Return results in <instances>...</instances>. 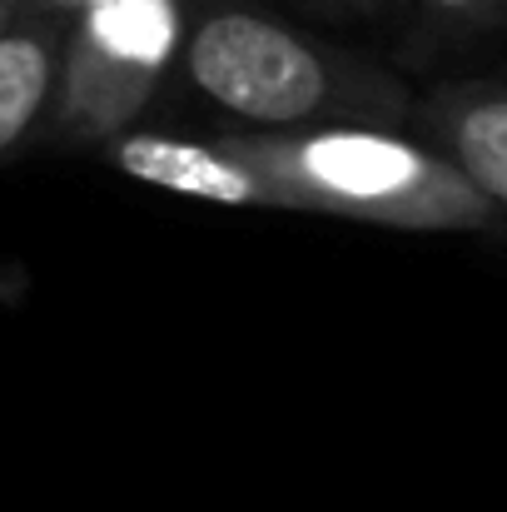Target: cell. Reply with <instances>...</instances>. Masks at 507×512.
<instances>
[{"label": "cell", "mask_w": 507, "mask_h": 512, "mask_svg": "<svg viewBox=\"0 0 507 512\" xmlns=\"http://www.w3.org/2000/svg\"><path fill=\"white\" fill-rule=\"evenodd\" d=\"M503 35H507V10H503Z\"/></svg>", "instance_id": "11"}, {"label": "cell", "mask_w": 507, "mask_h": 512, "mask_svg": "<svg viewBox=\"0 0 507 512\" xmlns=\"http://www.w3.org/2000/svg\"><path fill=\"white\" fill-rule=\"evenodd\" d=\"M418 10V20L443 35V40H483V35H503V10L507 0H408Z\"/></svg>", "instance_id": "7"}, {"label": "cell", "mask_w": 507, "mask_h": 512, "mask_svg": "<svg viewBox=\"0 0 507 512\" xmlns=\"http://www.w3.org/2000/svg\"><path fill=\"white\" fill-rule=\"evenodd\" d=\"M408 130L428 140L507 224V75L438 80L428 95H413Z\"/></svg>", "instance_id": "4"}, {"label": "cell", "mask_w": 507, "mask_h": 512, "mask_svg": "<svg viewBox=\"0 0 507 512\" xmlns=\"http://www.w3.org/2000/svg\"><path fill=\"white\" fill-rule=\"evenodd\" d=\"M179 0H85L70 15L45 140L100 150L135 130L179 60Z\"/></svg>", "instance_id": "3"}, {"label": "cell", "mask_w": 507, "mask_h": 512, "mask_svg": "<svg viewBox=\"0 0 507 512\" xmlns=\"http://www.w3.org/2000/svg\"><path fill=\"white\" fill-rule=\"evenodd\" d=\"M100 150L115 170L140 179V184H155V189L184 194V199H204V204L259 209L254 179L214 135H165V130L135 125Z\"/></svg>", "instance_id": "6"}, {"label": "cell", "mask_w": 507, "mask_h": 512, "mask_svg": "<svg viewBox=\"0 0 507 512\" xmlns=\"http://www.w3.org/2000/svg\"><path fill=\"white\" fill-rule=\"evenodd\" d=\"M65 30L70 15L45 0H20L0 25V165L45 130Z\"/></svg>", "instance_id": "5"}, {"label": "cell", "mask_w": 507, "mask_h": 512, "mask_svg": "<svg viewBox=\"0 0 507 512\" xmlns=\"http://www.w3.org/2000/svg\"><path fill=\"white\" fill-rule=\"evenodd\" d=\"M174 70L239 130L413 125V90L383 60L249 5L209 0L199 15H184Z\"/></svg>", "instance_id": "2"}, {"label": "cell", "mask_w": 507, "mask_h": 512, "mask_svg": "<svg viewBox=\"0 0 507 512\" xmlns=\"http://www.w3.org/2000/svg\"><path fill=\"white\" fill-rule=\"evenodd\" d=\"M319 10H334V15H378L388 10L393 0H314Z\"/></svg>", "instance_id": "8"}, {"label": "cell", "mask_w": 507, "mask_h": 512, "mask_svg": "<svg viewBox=\"0 0 507 512\" xmlns=\"http://www.w3.org/2000/svg\"><path fill=\"white\" fill-rule=\"evenodd\" d=\"M45 5H55V10H65V15H75V10H80L85 0H45Z\"/></svg>", "instance_id": "9"}, {"label": "cell", "mask_w": 507, "mask_h": 512, "mask_svg": "<svg viewBox=\"0 0 507 512\" xmlns=\"http://www.w3.org/2000/svg\"><path fill=\"white\" fill-rule=\"evenodd\" d=\"M254 179L259 209L324 214L403 234H488L498 209L413 130L309 125V130H219Z\"/></svg>", "instance_id": "1"}, {"label": "cell", "mask_w": 507, "mask_h": 512, "mask_svg": "<svg viewBox=\"0 0 507 512\" xmlns=\"http://www.w3.org/2000/svg\"><path fill=\"white\" fill-rule=\"evenodd\" d=\"M15 5H20V0H0V25L10 20V10H15Z\"/></svg>", "instance_id": "10"}]
</instances>
